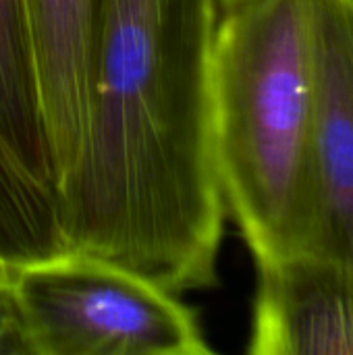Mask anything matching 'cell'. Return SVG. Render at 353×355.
<instances>
[{
	"label": "cell",
	"instance_id": "6",
	"mask_svg": "<svg viewBox=\"0 0 353 355\" xmlns=\"http://www.w3.org/2000/svg\"><path fill=\"white\" fill-rule=\"evenodd\" d=\"M89 8L92 0H29L58 193L77 168L85 144Z\"/></svg>",
	"mask_w": 353,
	"mask_h": 355
},
{
	"label": "cell",
	"instance_id": "5",
	"mask_svg": "<svg viewBox=\"0 0 353 355\" xmlns=\"http://www.w3.org/2000/svg\"><path fill=\"white\" fill-rule=\"evenodd\" d=\"M320 256L353 275V0H316Z\"/></svg>",
	"mask_w": 353,
	"mask_h": 355
},
{
	"label": "cell",
	"instance_id": "3",
	"mask_svg": "<svg viewBox=\"0 0 353 355\" xmlns=\"http://www.w3.org/2000/svg\"><path fill=\"white\" fill-rule=\"evenodd\" d=\"M12 297L23 355L212 354L177 295L92 254L17 266Z\"/></svg>",
	"mask_w": 353,
	"mask_h": 355
},
{
	"label": "cell",
	"instance_id": "4",
	"mask_svg": "<svg viewBox=\"0 0 353 355\" xmlns=\"http://www.w3.org/2000/svg\"><path fill=\"white\" fill-rule=\"evenodd\" d=\"M252 355H353V275L325 256L256 264Z\"/></svg>",
	"mask_w": 353,
	"mask_h": 355
},
{
	"label": "cell",
	"instance_id": "10",
	"mask_svg": "<svg viewBox=\"0 0 353 355\" xmlns=\"http://www.w3.org/2000/svg\"><path fill=\"white\" fill-rule=\"evenodd\" d=\"M214 2V12H216V19L231 6V4H235L237 0H212Z\"/></svg>",
	"mask_w": 353,
	"mask_h": 355
},
{
	"label": "cell",
	"instance_id": "8",
	"mask_svg": "<svg viewBox=\"0 0 353 355\" xmlns=\"http://www.w3.org/2000/svg\"><path fill=\"white\" fill-rule=\"evenodd\" d=\"M64 252L58 191L31 175L0 135V258L21 266Z\"/></svg>",
	"mask_w": 353,
	"mask_h": 355
},
{
	"label": "cell",
	"instance_id": "9",
	"mask_svg": "<svg viewBox=\"0 0 353 355\" xmlns=\"http://www.w3.org/2000/svg\"><path fill=\"white\" fill-rule=\"evenodd\" d=\"M17 264H10L0 258V354H19L17 341V320H15V281Z\"/></svg>",
	"mask_w": 353,
	"mask_h": 355
},
{
	"label": "cell",
	"instance_id": "2",
	"mask_svg": "<svg viewBox=\"0 0 353 355\" xmlns=\"http://www.w3.org/2000/svg\"><path fill=\"white\" fill-rule=\"evenodd\" d=\"M212 160L256 264L320 256L316 0H237L210 52Z\"/></svg>",
	"mask_w": 353,
	"mask_h": 355
},
{
	"label": "cell",
	"instance_id": "1",
	"mask_svg": "<svg viewBox=\"0 0 353 355\" xmlns=\"http://www.w3.org/2000/svg\"><path fill=\"white\" fill-rule=\"evenodd\" d=\"M212 0H92L87 129L60 187L69 252L173 295L216 285L225 225L210 137Z\"/></svg>",
	"mask_w": 353,
	"mask_h": 355
},
{
	"label": "cell",
	"instance_id": "7",
	"mask_svg": "<svg viewBox=\"0 0 353 355\" xmlns=\"http://www.w3.org/2000/svg\"><path fill=\"white\" fill-rule=\"evenodd\" d=\"M0 135L31 175L58 191L29 0H0Z\"/></svg>",
	"mask_w": 353,
	"mask_h": 355
}]
</instances>
